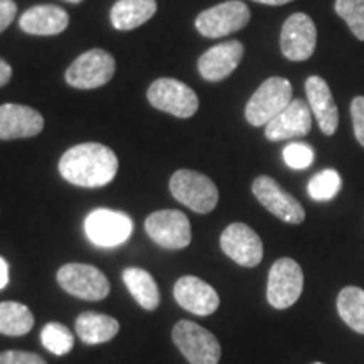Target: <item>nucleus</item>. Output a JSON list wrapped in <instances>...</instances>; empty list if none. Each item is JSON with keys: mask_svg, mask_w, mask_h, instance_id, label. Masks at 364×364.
<instances>
[{"mask_svg": "<svg viewBox=\"0 0 364 364\" xmlns=\"http://www.w3.org/2000/svg\"><path fill=\"white\" fill-rule=\"evenodd\" d=\"M317 27L307 14L295 12L285 21L280 34V49L289 61H307L316 51Z\"/></svg>", "mask_w": 364, "mask_h": 364, "instance_id": "nucleus-13", "label": "nucleus"}, {"mask_svg": "<svg viewBox=\"0 0 364 364\" xmlns=\"http://www.w3.org/2000/svg\"><path fill=\"white\" fill-rule=\"evenodd\" d=\"M258 4H265V6H285V4L294 2V0H255Z\"/></svg>", "mask_w": 364, "mask_h": 364, "instance_id": "nucleus-35", "label": "nucleus"}, {"mask_svg": "<svg viewBox=\"0 0 364 364\" xmlns=\"http://www.w3.org/2000/svg\"><path fill=\"white\" fill-rule=\"evenodd\" d=\"M7 284H9V265L7 262L0 257V290L6 289Z\"/></svg>", "mask_w": 364, "mask_h": 364, "instance_id": "nucleus-34", "label": "nucleus"}, {"mask_svg": "<svg viewBox=\"0 0 364 364\" xmlns=\"http://www.w3.org/2000/svg\"><path fill=\"white\" fill-rule=\"evenodd\" d=\"M44 129V118L26 105H0V140L31 139Z\"/></svg>", "mask_w": 364, "mask_h": 364, "instance_id": "nucleus-17", "label": "nucleus"}, {"mask_svg": "<svg viewBox=\"0 0 364 364\" xmlns=\"http://www.w3.org/2000/svg\"><path fill=\"white\" fill-rule=\"evenodd\" d=\"M76 334L85 344H103L120 331L117 318L98 312H83L76 318Z\"/></svg>", "mask_w": 364, "mask_h": 364, "instance_id": "nucleus-22", "label": "nucleus"}, {"mask_svg": "<svg viewBox=\"0 0 364 364\" xmlns=\"http://www.w3.org/2000/svg\"><path fill=\"white\" fill-rule=\"evenodd\" d=\"M63 179L80 188H103L115 179L118 159L110 147L103 144H80L68 149L59 161Z\"/></svg>", "mask_w": 364, "mask_h": 364, "instance_id": "nucleus-1", "label": "nucleus"}, {"mask_svg": "<svg viewBox=\"0 0 364 364\" xmlns=\"http://www.w3.org/2000/svg\"><path fill=\"white\" fill-rule=\"evenodd\" d=\"M66 2H71V4H80V2H83V0H66Z\"/></svg>", "mask_w": 364, "mask_h": 364, "instance_id": "nucleus-36", "label": "nucleus"}, {"mask_svg": "<svg viewBox=\"0 0 364 364\" xmlns=\"http://www.w3.org/2000/svg\"><path fill=\"white\" fill-rule=\"evenodd\" d=\"M292 102V85L282 76L263 81L245 108V117L253 127H265Z\"/></svg>", "mask_w": 364, "mask_h": 364, "instance_id": "nucleus-3", "label": "nucleus"}, {"mask_svg": "<svg viewBox=\"0 0 364 364\" xmlns=\"http://www.w3.org/2000/svg\"><path fill=\"white\" fill-rule=\"evenodd\" d=\"M122 277L139 306L145 311H156L161 304V292H159L156 279L144 268H125Z\"/></svg>", "mask_w": 364, "mask_h": 364, "instance_id": "nucleus-23", "label": "nucleus"}, {"mask_svg": "<svg viewBox=\"0 0 364 364\" xmlns=\"http://www.w3.org/2000/svg\"><path fill=\"white\" fill-rule=\"evenodd\" d=\"M156 12V0H118L112 7L110 19L115 29L132 31L152 19Z\"/></svg>", "mask_w": 364, "mask_h": 364, "instance_id": "nucleus-21", "label": "nucleus"}, {"mask_svg": "<svg viewBox=\"0 0 364 364\" xmlns=\"http://www.w3.org/2000/svg\"><path fill=\"white\" fill-rule=\"evenodd\" d=\"M250 17L252 14L247 4L241 0H228L199 14L196 19V29L204 38H225L247 27Z\"/></svg>", "mask_w": 364, "mask_h": 364, "instance_id": "nucleus-6", "label": "nucleus"}, {"mask_svg": "<svg viewBox=\"0 0 364 364\" xmlns=\"http://www.w3.org/2000/svg\"><path fill=\"white\" fill-rule=\"evenodd\" d=\"M85 231L91 243L112 248L124 245L134 233V221L129 215L113 209L100 208L91 211L85 221Z\"/></svg>", "mask_w": 364, "mask_h": 364, "instance_id": "nucleus-10", "label": "nucleus"}, {"mask_svg": "<svg viewBox=\"0 0 364 364\" xmlns=\"http://www.w3.org/2000/svg\"><path fill=\"white\" fill-rule=\"evenodd\" d=\"M115 59L103 49H90L76 58L66 71V81L73 88L95 90L110 83L115 75Z\"/></svg>", "mask_w": 364, "mask_h": 364, "instance_id": "nucleus-7", "label": "nucleus"}, {"mask_svg": "<svg viewBox=\"0 0 364 364\" xmlns=\"http://www.w3.org/2000/svg\"><path fill=\"white\" fill-rule=\"evenodd\" d=\"M17 14V4L14 0H0V33L12 24Z\"/></svg>", "mask_w": 364, "mask_h": 364, "instance_id": "nucleus-32", "label": "nucleus"}, {"mask_svg": "<svg viewBox=\"0 0 364 364\" xmlns=\"http://www.w3.org/2000/svg\"><path fill=\"white\" fill-rule=\"evenodd\" d=\"M284 161L292 169L302 171L312 166L314 149L309 144L292 142L284 149Z\"/></svg>", "mask_w": 364, "mask_h": 364, "instance_id": "nucleus-29", "label": "nucleus"}, {"mask_svg": "<svg viewBox=\"0 0 364 364\" xmlns=\"http://www.w3.org/2000/svg\"><path fill=\"white\" fill-rule=\"evenodd\" d=\"M304 290V272L292 258H280L268 273L267 299L273 309L285 311L297 302Z\"/></svg>", "mask_w": 364, "mask_h": 364, "instance_id": "nucleus-8", "label": "nucleus"}, {"mask_svg": "<svg viewBox=\"0 0 364 364\" xmlns=\"http://www.w3.org/2000/svg\"><path fill=\"white\" fill-rule=\"evenodd\" d=\"M171 194L184 206L193 209L198 215H208L218 206L220 193L216 184L201 172L181 169L172 174Z\"/></svg>", "mask_w": 364, "mask_h": 364, "instance_id": "nucleus-2", "label": "nucleus"}, {"mask_svg": "<svg viewBox=\"0 0 364 364\" xmlns=\"http://www.w3.org/2000/svg\"><path fill=\"white\" fill-rule=\"evenodd\" d=\"M12 78V68L9 65L7 61H4L2 58H0V88H2L4 85H7L9 81Z\"/></svg>", "mask_w": 364, "mask_h": 364, "instance_id": "nucleus-33", "label": "nucleus"}, {"mask_svg": "<svg viewBox=\"0 0 364 364\" xmlns=\"http://www.w3.org/2000/svg\"><path fill=\"white\" fill-rule=\"evenodd\" d=\"M334 9L356 39L364 41V0H336Z\"/></svg>", "mask_w": 364, "mask_h": 364, "instance_id": "nucleus-28", "label": "nucleus"}, {"mask_svg": "<svg viewBox=\"0 0 364 364\" xmlns=\"http://www.w3.org/2000/svg\"><path fill=\"white\" fill-rule=\"evenodd\" d=\"M0 364H48L44 358L27 351H4L0 353Z\"/></svg>", "mask_w": 364, "mask_h": 364, "instance_id": "nucleus-30", "label": "nucleus"}, {"mask_svg": "<svg viewBox=\"0 0 364 364\" xmlns=\"http://www.w3.org/2000/svg\"><path fill=\"white\" fill-rule=\"evenodd\" d=\"M145 231L154 243L166 250H182L191 243V223L177 209H162L145 220Z\"/></svg>", "mask_w": 364, "mask_h": 364, "instance_id": "nucleus-11", "label": "nucleus"}, {"mask_svg": "<svg viewBox=\"0 0 364 364\" xmlns=\"http://www.w3.org/2000/svg\"><path fill=\"white\" fill-rule=\"evenodd\" d=\"M147 100L154 108L177 118H191L199 108V98L194 90L174 78L154 81L147 91Z\"/></svg>", "mask_w": 364, "mask_h": 364, "instance_id": "nucleus-9", "label": "nucleus"}, {"mask_svg": "<svg viewBox=\"0 0 364 364\" xmlns=\"http://www.w3.org/2000/svg\"><path fill=\"white\" fill-rule=\"evenodd\" d=\"M41 341L48 351H51L56 356L68 354L75 346V336L68 329L66 326L59 324V322H49L44 326L41 332Z\"/></svg>", "mask_w": 364, "mask_h": 364, "instance_id": "nucleus-27", "label": "nucleus"}, {"mask_svg": "<svg viewBox=\"0 0 364 364\" xmlns=\"http://www.w3.org/2000/svg\"><path fill=\"white\" fill-rule=\"evenodd\" d=\"M172 341L191 364H218L221 344L213 332L193 321H179L172 329Z\"/></svg>", "mask_w": 364, "mask_h": 364, "instance_id": "nucleus-4", "label": "nucleus"}, {"mask_svg": "<svg viewBox=\"0 0 364 364\" xmlns=\"http://www.w3.org/2000/svg\"><path fill=\"white\" fill-rule=\"evenodd\" d=\"M243 53L245 48L240 41H228V43L213 46L199 58V75L213 83L225 80L240 66Z\"/></svg>", "mask_w": 364, "mask_h": 364, "instance_id": "nucleus-18", "label": "nucleus"}, {"mask_svg": "<svg viewBox=\"0 0 364 364\" xmlns=\"http://www.w3.org/2000/svg\"><path fill=\"white\" fill-rule=\"evenodd\" d=\"M351 117L354 135L358 142L364 147V97H356L351 103Z\"/></svg>", "mask_w": 364, "mask_h": 364, "instance_id": "nucleus-31", "label": "nucleus"}, {"mask_svg": "<svg viewBox=\"0 0 364 364\" xmlns=\"http://www.w3.org/2000/svg\"><path fill=\"white\" fill-rule=\"evenodd\" d=\"M306 93L318 129L322 130V134L334 135L339 127V112L327 81L321 76H309L306 80Z\"/></svg>", "mask_w": 364, "mask_h": 364, "instance_id": "nucleus-19", "label": "nucleus"}, {"mask_svg": "<svg viewBox=\"0 0 364 364\" xmlns=\"http://www.w3.org/2000/svg\"><path fill=\"white\" fill-rule=\"evenodd\" d=\"M174 299L184 311L211 316L220 307V295L211 285L194 275L181 277L174 285Z\"/></svg>", "mask_w": 364, "mask_h": 364, "instance_id": "nucleus-16", "label": "nucleus"}, {"mask_svg": "<svg viewBox=\"0 0 364 364\" xmlns=\"http://www.w3.org/2000/svg\"><path fill=\"white\" fill-rule=\"evenodd\" d=\"M221 250L226 257L245 268L260 265L263 258L262 238L245 223H233L221 233Z\"/></svg>", "mask_w": 364, "mask_h": 364, "instance_id": "nucleus-14", "label": "nucleus"}, {"mask_svg": "<svg viewBox=\"0 0 364 364\" xmlns=\"http://www.w3.org/2000/svg\"><path fill=\"white\" fill-rule=\"evenodd\" d=\"M252 191L262 206L279 220L289 223V225H300L306 220V211H304L302 204L292 194L284 191L279 182L272 177H257L253 181Z\"/></svg>", "mask_w": 364, "mask_h": 364, "instance_id": "nucleus-12", "label": "nucleus"}, {"mask_svg": "<svg viewBox=\"0 0 364 364\" xmlns=\"http://www.w3.org/2000/svg\"><path fill=\"white\" fill-rule=\"evenodd\" d=\"M312 129V112L309 103L295 98L279 115L265 125V136L272 142L307 135Z\"/></svg>", "mask_w": 364, "mask_h": 364, "instance_id": "nucleus-15", "label": "nucleus"}, {"mask_svg": "<svg viewBox=\"0 0 364 364\" xmlns=\"http://www.w3.org/2000/svg\"><path fill=\"white\" fill-rule=\"evenodd\" d=\"M341 186H343V181H341L339 172L334 169H324L317 172L309 181L307 193L314 201H331L339 194Z\"/></svg>", "mask_w": 364, "mask_h": 364, "instance_id": "nucleus-26", "label": "nucleus"}, {"mask_svg": "<svg viewBox=\"0 0 364 364\" xmlns=\"http://www.w3.org/2000/svg\"><path fill=\"white\" fill-rule=\"evenodd\" d=\"M70 17L65 9L44 4L27 9L19 19L21 29L33 36H56L66 31Z\"/></svg>", "mask_w": 364, "mask_h": 364, "instance_id": "nucleus-20", "label": "nucleus"}, {"mask_svg": "<svg viewBox=\"0 0 364 364\" xmlns=\"http://www.w3.org/2000/svg\"><path fill=\"white\" fill-rule=\"evenodd\" d=\"M34 327V316L29 307L21 302H0V334L17 338Z\"/></svg>", "mask_w": 364, "mask_h": 364, "instance_id": "nucleus-24", "label": "nucleus"}, {"mask_svg": "<svg viewBox=\"0 0 364 364\" xmlns=\"http://www.w3.org/2000/svg\"><path fill=\"white\" fill-rule=\"evenodd\" d=\"M338 312L354 332L364 334V290L346 287L338 295Z\"/></svg>", "mask_w": 364, "mask_h": 364, "instance_id": "nucleus-25", "label": "nucleus"}, {"mask_svg": "<svg viewBox=\"0 0 364 364\" xmlns=\"http://www.w3.org/2000/svg\"><path fill=\"white\" fill-rule=\"evenodd\" d=\"M312 364H324V363H312Z\"/></svg>", "mask_w": 364, "mask_h": 364, "instance_id": "nucleus-37", "label": "nucleus"}, {"mask_svg": "<svg viewBox=\"0 0 364 364\" xmlns=\"http://www.w3.org/2000/svg\"><path fill=\"white\" fill-rule=\"evenodd\" d=\"M58 284L65 292L83 300H102L110 294V282L97 267L66 263L58 270Z\"/></svg>", "mask_w": 364, "mask_h": 364, "instance_id": "nucleus-5", "label": "nucleus"}]
</instances>
